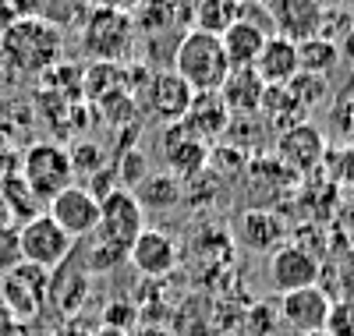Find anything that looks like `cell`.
I'll use <instances>...</instances> for the list:
<instances>
[{
  "mask_svg": "<svg viewBox=\"0 0 354 336\" xmlns=\"http://www.w3.org/2000/svg\"><path fill=\"white\" fill-rule=\"evenodd\" d=\"M64 57V32L43 18H15L0 28V64L15 75H46Z\"/></svg>",
  "mask_w": 354,
  "mask_h": 336,
  "instance_id": "6da1fadb",
  "label": "cell"
},
{
  "mask_svg": "<svg viewBox=\"0 0 354 336\" xmlns=\"http://www.w3.org/2000/svg\"><path fill=\"white\" fill-rule=\"evenodd\" d=\"M142 230H145V212L135 202V195L128 188L110 192L100 202V223L93 234V248H88V265L93 269L121 265Z\"/></svg>",
  "mask_w": 354,
  "mask_h": 336,
  "instance_id": "7a4b0ae2",
  "label": "cell"
},
{
  "mask_svg": "<svg viewBox=\"0 0 354 336\" xmlns=\"http://www.w3.org/2000/svg\"><path fill=\"white\" fill-rule=\"evenodd\" d=\"M174 71L188 82L192 93H220V85L230 75V60L223 53L220 36L188 28L174 50Z\"/></svg>",
  "mask_w": 354,
  "mask_h": 336,
  "instance_id": "3957f363",
  "label": "cell"
},
{
  "mask_svg": "<svg viewBox=\"0 0 354 336\" xmlns=\"http://www.w3.org/2000/svg\"><path fill=\"white\" fill-rule=\"evenodd\" d=\"M82 50L96 60V64H121L135 53L138 28L135 18L124 11H110V8H88L82 18Z\"/></svg>",
  "mask_w": 354,
  "mask_h": 336,
  "instance_id": "277c9868",
  "label": "cell"
},
{
  "mask_svg": "<svg viewBox=\"0 0 354 336\" xmlns=\"http://www.w3.org/2000/svg\"><path fill=\"white\" fill-rule=\"evenodd\" d=\"M18 177L25 180V188L36 195L39 205H46L50 198H57L64 188L75 185V170H71V156L64 145L57 142H36L25 152H18Z\"/></svg>",
  "mask_w": 354,
  "mask_h": 336,
  "instance_id": "5b68a950",
  "label": "cell"
},
{
  "mask_svg": "<svg viewBox=\"0 0 354 336\" xmlns=\"http://www.w3.org/2000/svg\"><path fill=\"white\" fill-rule=\"evenodd\" d=\"M53 294V272L39 265H15L8 277H0V304L15 315V322H36Z\"/></svg>",
  "mask_w": 354,
  "mask_h": 336,
  "instance_id": "8992f818",
  "label": "cell"
},
{
  "mask_svg": "<svg viewBox=\"0 0 354 336\" xmlns=\"http://www.w3.org/2000/svg\"><path fill=\"white\" fill-rule=\"evenodd\" d=\"M18 237H21V262L28 265H39L46 272L61 269L75 248V237H68L61 227H57L46 212H39L36 220H28L18 227Z\"/></svg>",
  "mask_w": 354,
  "mask_h": 336,
  "instance_id": "52a82bcc",
  "label": "cell"
},
{
  "mask_svg": "<svg viewBox=\"0 0 354 336\" xmlns=\"http://www.w3.org/2000/svg\"><path fill=\"white\" fill-rule=\"evenodd\" d=\"M192 96L195 93L188 88V82L177 71H167V68L153 71L149 82H145V88H142V100H145L149 117H156L160 124H167V128H174V124L185 120V113L192 106Z\"/></svg>",
  "mask_w": 354,
  "mask_h": 336,
  "instance_id": "ba28073f",
  "label": "cell"
},
{
  "mask_svg": "<svg viewBox=\"0 0 354 336\" xmlns=\"http://www.w3.org/2000/svg\"><path fill=\"white\" fill-rule=\"evenodd\" d=\"M273 156L294 177H308V174H315L322 167V156H326V135H322L312 120L294 124V128L277 135V152H273Z\"/></svg>",
  "mask_w": 354,
  "mask_h": 336,
  "instance_id": "9c48e42d",
  "label": "cell"
},
{
  "mask_svg": "<svg viewBox=\"0 0 354 336\" xmlns=\"http://www.w3.org/2000/svg\"><path fill=\"white\" fill-rule=\"evenodd\" d=\"M319 272H322L319 255L308 252L305 244H280L277 252H270V283L280 297L294 294V290H305V287H315Z\"/></svg>",
  "mask_w": 354,
  "mask_h": 336,
  "instance_id": "30bf717a",
  "label": "cell"
},
{
  "mask_svg": "<svg viewBox=\"0 0 354 336\" xmlns=\"http://www.w3.org/2000/svg\"><path fill=\"white\" fill-rule=\"evenodd\" d=\"M46 216L61 227L68 237H93L96 234V223H100V202L88 195L82 185H71L64 188L57 198L46 202Z\"/></svg>",
  "mask_w": 354,
  "mask_h": 336,
  "instance_id": "8fae6325",
  "label": "cell"
},
{
  "mask_svg": "<svg viewBox=\"0 0 354 336\" xmlns=\"http://www.w3.org/2000/svg\"><path fill=\"white\" fill-rule=\"evenodd\" d=\"M209 149L213 145L195 138L188 128L174 124L163 135V167L177 180H195V174H202L205 167H209Z\"/></svg>",
  "mask_w": 354,
  "mask_h": 336,
  "instance_id": "7c38bea8",
  "label": "cell"
},
{
  "mask_svg": "<svg viewBox=\"0 0 354 336\" xmlns=\"http://www.w3.org/2000/svg\"><path fill=\"white\" fill-rule=\"evenodd\" d=\"M270 18H273V36H283L290 43H305L322 36V11L315 0H270Z\"/></svg>",
  "mask_w": 354,
  "mask_h": 336,
  "instance_id": "4fadbf2b",
  "label": "cell"
},
{
  "mask_svg": "<svg viewBox=\"0 0 354 336\" xmlns=\"http://www.w3.org/2000/svg\"><path fill=\"white\" fill-rule=\"evenodd\" d=\"M330 304H333L330 294L315 283V287H305V290L283 294V297H280V319L287 322V329H294L298 336H305V333H322V326H326V315H330Z\"/></svg>",
  "mask_w": 354,
  "mask_h": 336,
  "instance_id": "5bb4252c",
  "label": "cell"
},
{
  "mask_svg": "<svg viewBox=\"0 0 354 336\" xmlns=\"http://www.w3.org/2000/svg\"><path fill=\"white\" fill-rule=\"evenodd\" d=\"M128 262L142 272V277H167V272L177 265V241L163 230L145 227L131 244Z\"/></svg>",
  "mask_w": 354,
  "mask_h": 336,
  "instance_id": "9a60e30c",
  "label": "cell"
},
{
  "mask_svg": "<svg viewBox=\"0 0 354 336\" xmlns=\"http://www.w3.org/2000/svg\"><path fill=\"white\" fill-rule=\"evenodd\" d=\"M227 124H230V113H227L220 93H195L192 96V106H188V113L181 120V128H188L205 145L220 142L227 135Z\"/></svg>",
  "mask_w": 354,
  "mask_h": 336,
  "instance_id": "2e32d148",
  "label": "cell"
},
{
  "mask_svg": "<svg viewBox=\"0 0 354 336\" xmlns=\"http://www.w3.org/2000/svg\"><path fill=\"white\" fill-rule=\"evenodd\" d=\"M283 234H287V227L280 220V212H273V209L255 205L238 216V241L252 252H277Z\"/></svg>",
  "mask_w": 354,
  "mask_h": 336,
  "instance_id": "e0dca14e",
  "label": "cell"
},
{
  "mask_svg": "<svg viewBox=\"0 0 354 336\" xmlns=\"http://www.w3.org/2000/svg\"><path fill=\"white\" fill-rule=\"evenodd\" d=\"M266 82L255 75V68H230L227 82L220 85V100L230 117H255L262 106Z\"/></svg>",
  "mask_w": 354,
  "mask_h": 336,
  "instance_id": "ac0fdd59",
  "label": "cell"
},
{
  "mask_svg": "<svg viewBox=\"0 0 354 336\" xmlns=\"http://www.w3.org/2000/svg\"><path fill=\"white\" fill-rule=\"evenodd\" d=\"M255 75L266 82V85H287L294 75H298V43H290L283 36H270L255 60Z\"/></svg>",
  "mask_w": 354,
  "mask_h": 336,
  "instance_id": "d6986e66",
  "label": "cell"
},
{
  "mask_svg": "<svg viewBox=\"0 0 354 336\" xmlns=\"http://www.w3.org/2000/svg\"><path fill=\"white\" fill-rule=\"evenodd\" d=\"M259 117H262L277 135L287 131V128H294V124H305V120H308V113L298 106V100L287 93V85H266Z\"/></svg>",
  "mask_w": 354,
  "mask_h": 336,
  "instance_id": "ffe728a7",
  "label": "cell"
},
{
  "mask_svg": "<svg viewBox=\"0 0 354 336\" xmlns=\"http://www.w3.org/2000/svg\"><path fill=\"white\" fill-rule=\"evenodd\" d=\"M266 39H270V36L259 32L255 25H248V21H241V18L220 36L230 68H252L255 60H259V53H262V46H266Z\"/></svg>",
  "mask_w": 354,
  "mask_h": 336,
  "instance_id": "44dd1931",
  "label": "cell"
},
{
  "mask_svg": "<svg viewBox=\"0 0 354 336\" xmlns=\"http://www.w3.org/2000/svg\"><path fill=\"white\" fill-rule=\"evenodd\" d=\"M135 202L142 205V212H160V209H174L177 202L185 198V180H177V177H170L167 170L163 174H149L145 180H138L135 185Z\"/></svg>",
  "mask_w": 354,
  "mask_h": 336,
  "instance_id": "7402d4cb",
  "label": "cell"
},
{
  "mask_svg": "<svg viewBox=\"0 0 354 336\" xmlns=\"http://www.w3.org/2000/svg\"><path fill=\"white\" fill-rule=\"evenodd\" d=\"M0 205H4V212L15 216V227L39 216V202H36L32 192L25 188V180L18 177V170L8 174V177H0Z\"/></svg>",
  "mask_w": 354,
  "mask_h": 336,
  "instance_id": "603a6c76",
  "label": "cell"
},
{
  "mask_svg": "<svg viewBox=\"0 0 354 336\" xmlns=\"http://www.w3.org/2000/svg\"><path fill=\"white\" fill-rule=\"evenodd\" d=\"M238 11H241V0H195V25L192 28L209 32V36H223L238 21Z\"/></svg>",
  "mask_w": 354,
  "mask_h": 336,
  "instance_id": "cb8c5ba5",
  "label": "cell"
},
{
  "mask_svg": "<svg viewBox=\"0 0 354 336\" xmlns=\"http://www.w3.org/2000/svg\"><path fill=\"white\" fill-rule=\"evenodd\" d=\"M340 64V50H337V39H326V36H315V39H305L298 43V68L305 75H322L326 78L333 68Z\"/></svg>",
  "mask_w": 354,
  "mask_h": 336,
  "instance_id": "d4e9b609",
  "label": "cell"
},
{
  "mask_svg": "<svg viewBox=\"0 0 354 336\" xmlns=\"http://www.w3.org/2000/svg\"><path fill=\"white\" fill-rule=\"evenodd\" d=\"M287 93L298 100V106H301L305 113H312L315 106L326 103V96H330V82L322 78V75H305V71H298V75L287 82Z\"/></svg>",
  "mask_w": 354,
  "mask_h": 336,
  "instance_id": "484cf974",
  "label": "cell"
},
{
  "mask_svg": "<svg viewBox=\"0 0 354 336\" xmlns=\"http://www.w3.org/2000/svg\"><path fill=\"white\" fill-rule=\"evenodd\" d=\"M88 0H39V18L57 25L64 32L68 25H82V18L88 15Z\"/></svg>",
  "mask_w": 354,
  "mask_h": 336,
  "instance_id": "4316f807",
  "label": "cell"
},
{
  "mask_svg": "<svg viewBox=\"0 0 354 336\" xmlns=\"http://www.w3.org/2000/svg\"><path fill=\"white\" fill-rule=\"evenodd\" d=\"M322 167L330 170V185H344V188H354V145H340V149H330L326 145V156H322ZM319 167V170H322Z\"/></svg>",
  "mask_w": 354,
  "mask_h": 336,
  "instance_id": "83f0119b",
  "label": "cell"
},
{
  "mask_svg": "<svg viewBox=\"0 0 354 336\" xmlns=\"http://www.w3.org/2000/svg\"><path fill=\"white\" fill-rule=\"evenodd\" d=\"M68 156H71V170L82 174V177H93V174H100L103 167H110V163H106V152H103L96 142H78L75 149H68Z\"/></svg>",
  "mask_w": 354,
  "mask_h": 336,
  "instance_id": "f1b7e54d",
  "label": "cell"
},
{
  "mask_svg": "<svg viewBox=\"0 0 354 336\" xmlns=\"http://www.w3.org/2000/svg\"><path fill=\"white\" fill-rule=\"evenodd\" d=\"M113 174H117V180H121V188H135L138 180H145L149 177V170H145V156H142V149H124V156H121V163L113 167Z\"/></svg>",
  "mask_w": 354,
  "mask_h": 336,
  "instance_id": "f546056e",
  "label": "cell"
},
{
  "mask_svg": "<svg viewBox=\"0 0 354 336\" xmlns=\"http://www.w3.org/2000/svg\"><path fill=\"white\" fill-rule=\"evenodd\" d=\"M21 265V237L15 223H0V277Z\"/></svg>",
  "mask_w": 354,
  "mask_h": 336,
  "instance_id": "4dcf8cb0",
  "label": "cell"
},
{
  "mask_svg": "<svg viewBox=\"0 0 354 336\" xmlns=\"http://www.w3.org/2000/svg\"><path fill=\"white\" fill-rule=\"evenodd\" d=\"M322 333H326V336H354V301L351 297L330 304V315H326Z\"/></svg>",
  "mask_w": 354,
  "mask_h": 336,
  "instance_id": "1f68e13d",
  "label": "cell"
},
{
  "mask_svg": "<svg viewBox=\"0 0 354 336\" xmlns=\"http://www.w3.org/2000/svg\"><path fill=\"white\" fill-rule=\"evenodd\" d=\"M15 170H18V152H15L11 138L0 131V177H8V174H15Z\"/></svg>",
  "mask_w": 354,
  "mask_h": 336,
  "instance_id": "d6a6232c",
  "label": "cell"
},
{
  "mask_svg": "<svg viewBox=\"0 0 354 336\" xmlns=\"http://www.w3.org/2000/svg\"><path fill=\"white\" fill-rule=\"evenodd\" d=\"M337 50H340V60H344V64L354 71V25L347 28V32L340 36V43H337Z\"/></svg>",
  "mask_w": 354,
  "mask_h": 336,
  "instance_id": "836d02e7",
  "label": "cell"
},
{
  "mask_svg": "<svg viewBox=\"0 0 354 336\" xmlns=\"http://www.w3.org/2000/svg\"><path fill=\"white\" fill-rule=\"evenodd\" d=\"M96 8H110V11H124V15H135L145 0H93Z\"/></svg>",
  "mask_w": 354,
  "mask_h": 336,
  "instance_id": "e575fe53",
  "label": "cell"
},
{
  "mask_svg": "<svg viewBox=\"0 0 354 336\" xmlns=\"http://www.w3.org/2000/svg\"><path fill=\"white\" fill-rule=\"evenodd\" d=\"M18 333V322H15V315L0 304V336H15Z\"/></svg>",
  "mask_w": 354,
  "mask_h": 336,
  "instance_id": "d590c367",
  "label": "cell"
},
{
  "mask_svg": "<svg viewBox=\"0 0 354 336\" xmlns=\"http://www.w3.org/2000/svg\"><path fill=\"white\" fill-rule=\"evenodd\" d=\"M8 21H15V11H11V0H0V28Z\"/></svg>",
  "mask_w": 354,
  "mask_h": 336,
  "instance_id": "8d00e7d4",
  "label": "cell"
},
{
  "mask_svg": "<svg viewBox=\"0 0 354 336\" xmlns=\"http://www.w3.org/2000/svg\"><path fill=\"white\" fill-rule=\"evenodd\" d=\"M88 336H128L124 329H117V326H100L96 333H88Z\"/></svg>",
  "mask_w": 354,
  "mask_h": 336,
  "instance_id": "74e56055",
  "label": "cell"
},
{
  "mask_svg": "<svg viewBox=\"0 0 354 336\" xmlns=\"http://www.w3.org/2000/svg\"><path fill=\"white\" fill-rule=\"evenodd\" d=\"M315 4H319V8H322V11H330V8H333V4H344V0H315Z\"/></svg>",
  "mask_w": 354,
  "mask_h": 336,
  "instance_id": "f35d334b",
  "label": "cell"
},
{
  "mask_svg": "<svg viewBox=\"0 0 354 336\" xmlns=\"http://www.w3.org/2000/svg\"><path fill=\"white\" fill-rule=\"evenodd\" d=\"M53 336H82L78 329H61V333H53Z\"/></svg>",
  "mask_w": 354,
  "mask_h": 336,
  "instance_id": "ab89813d",
  "label": "cell"
},
{
  "mask_svg": "<svg viewBox=\"0 0 354 336\" xmlns=\"http://www.w3.org/2000/svg\"><path fill=\"white\" fill-rule=\"evenodd\" d=\"M305 336H326V333H305Z\"/></svg>",
  "mask_w": 354,
  "mask_h": 336,
  "instance_id": "60d3db41",
  "label": "cell"
},
{
  "mask_svg": "<svg viewBox=\"0 0 354 336\" xmlns=\"http://www.w3.org/2000/svg\"><path fill=\"white\" fill-rule=\"evenodd\" d=\"M255 4H270V0H255Z\"/></svg>",
  "mask_w": 354,
  "mask_h": 336,
  "instance_id": "b9f144b4",
  "label": "cell"
}]
</instances>
